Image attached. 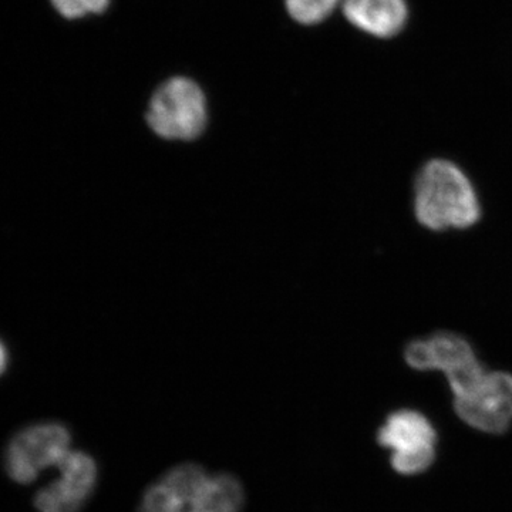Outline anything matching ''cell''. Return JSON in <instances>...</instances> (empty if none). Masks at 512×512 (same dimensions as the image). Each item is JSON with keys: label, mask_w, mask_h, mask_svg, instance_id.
<instances>
[{"label": "cell", "mask_w": 512, "mask_h": 512, "mask_svg": "<svg viewBox=\"0 0 512 512\" xmlns=\"http://www.w3.org/2000/svg\"><path fill=\"white\" fill-rule=\"evenodd\" d=\"M343 15L350 25L377 39H392L409 20L406 0H343Z\"/></svg>", "instance_id": "obj_9"}, {"label": "cell", "mask_w": 512, "mask_h": 512, "mask_svg": "<svg viewBox=\"0 0 512 512\" xmlns=\"http://www.w3.org/2000/svg\"><path fill=\"white\" fill-rule=\"evenodd\" d=\"M59 477L35 495L39 512H80L89 503L99 480V467L90 454L72 450L60 466Z\"/></svg>", "instance_id": "obj_7"}, {"label": "cell", "mask_w": 512, "mask_h": 512, "mask_svg": "<svg viewBox=\"0 0 512 512\" xmlns=\"http://www.w3.org/2000/svg\"><path fill=\"white\" fill-rule=\"evenodd\" d=\"M414 214L433 231L466 229L480 220L477 192L464 171L453 161L424 164L414 184Z\"/></svg>", "instance_id": "obj_1"}, {"label": "cell", "mask_w": 512, "mask_h": 512, "mask_svg": "<svg viewBox=\"0 0 512 512\" xmlns=\"http://www.w3.org/2000/svg\"><path fill=\"white\" fill-rule=\"evenodd\" d=\"M343 0H285V8L293 22L315 26L325 22Z\"/></svg>", "instance_id": "obj_11"}, {"label": "cell", "mask_w": 512, "mask_h": 512, "mask_svg": "<svg viewBox=\"0 0 512 512\" xmlns=\"http://www.w3.org/2000/svg\"><path fill=\"white\" fill-rule=\"evenodd\" d=\"M244 504V487L237 477L227 473L210 474L200 498L201 512H241Z\"/></svg>", "instance_id": "obj_10"}, {"label": "cell", "mask_w": 512, "mask_h": 512, "mask_svg": "<svg viewBox=\"0 0 512 512\" xmlns=\"http://www.w3.org/2000/svg\"><path fill=\"white\" fill-rule=\"evenodd\" d=\"M72 434L57 421L29 424L6 444L3 467L10 480L20 485L35 483L50 468H57L70 453Z\"/></svg>", "instance_id": "obj_2"}, {"label": "cell", "mask_w": 512, "mask_h": 512, "mask_svg": "<svg viewBox=\"0 0 512 512\" xmlns=\"http://www.w3.org/2000/svg\"><path fill=\"white\" fill-rule=\"evenodd\" d=\"M377 440L393 450L392 466L404 476L423 473L434 461L436 431L430 421L414 410L390 414Z\"/></svg>", "instance_id": "obj_5"}, {"label": "cell", "mask_w": 512, "mask_h": 512, "mask_svg": "<svg viewBox=\"0 0 512 512\" xmlns=\"http://www.w3.org/2000/svg\"><path fill=\"white\" fill-rule=\"evenodd\" d=\"M207 99L197 82L184 76L165 80L150 100L147 123L165 140L191 141L207 126Z\"/></svg>", "instance_id": "obj_3"}, {"label": "cell", "mask_w": 512, "mask_h": 512, "mask_svg": "<svg viewBox=\"0 0 512 512\" xmlns=\"http://www.w3.org/2000/svg\"><path fill=\"white\" fill-rule=\"evenodd\" d=\"M210 474L198 464L171 468L151 485L138 512H200V497Z\"/></svg>", "instance_id": "obj_8"}, {"label": "cell", "mask_w": 512, "mask_h": 512, "mask_svg": "<svg viewBox=\"0 0 512 512\" xmlns=\"http://www.w3.org/2000/svg\"><path fill=\"white\" fill-rule=\"evenodd\" d=\"M49 3L64 22L77 23L106 13L111 0H49Z\"/></svg>", "instance_id": "obj_12"}, {"label": "cell", "mask_w": 512, "mask_h": 512, "mask_svg": "<svg viewBox=\"0 0 512 512\" xmlns=\"http://www.w3.org/2000/svg\"><path fill=\"white\" fill-rule=\"evenodd\" d=\"M404 357L413 369L443 372L453 393L466 389L468 384L485 372L470 343L451 332L414 340L407 346Z\"/></svg>", "instance_id": "obj_4"}, {"label": "cell", "mask_w": 512, "mask_h": 512, "mask_svg": "<svg viewBox=\"0 0 512 512\" xmlns=\"http://www.w3.org/2000/svg\"><path fill=\"white\" fill-rule=\"evenodd\" d=\"M456 412L485 433L501 434L512 423V375L485 372L463 393L454 396Z\"/></svg>", "instance_id": "obj_6"}, {"label": "cell", "mask_w": 512, "mask_h": 512, "mask_svg": "<svg viewBox=\"0 0 512 512\" xmlns=\"http://www.w3.org/2000/svg\"><path fill=\"white\" fill-rule=\"evenodd\" d=\"M9 365L8 349L0 342V376L5 373L6 367Z\"/></svg>", "instance_id": "obj_13"}]
</instances>
